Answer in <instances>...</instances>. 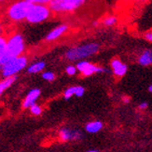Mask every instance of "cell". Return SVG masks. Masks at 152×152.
<instances>
[{"instance_id":"30bf717a","label":"cell","mask_w":152,"mask_h":152,"mask_svg":"<svg viewBox=\"0 0 152 152\" xmlns=\"http://www.w3.org/2000/svg\"><path fill=\"white\" fill-rule=\"evenodd\" d=\"M68 30V26L66 24H61L55 27L53 30H51L49 34L46 37V41H54L56 39H58L59 37H61L65 32Z\"/></svg>"},{"instance_id":"d4e9b609","label":"cell","mask_w":152,"mask_h":152,"mask_svg":"<svg viewBox=\"0 0 152 152\" xmlns=\"http://www.w3.org/2000/svg\"><path fill=\"white\" fill-rule=\"evenodd\" d=\"M148 104L147 102H143L138 105V108L141 109V110H146L148 108Z\"/></svg>"},{"instance_id":"9c48e42d","label":"cell","mask_w":152,"mask_h":152,"mask_svg":"<svg viewBox=\"0 0 152 152\" xmlns=\"http://www.w3.org/2000/svg\"><path fill=\"white\" fill-rule=\"evenodd\" d=\"M40 94L41 91L39 89H33L31 90L28 94L26 95V97L24 98V100L23 102V108L24 109H27V108H30L33 104H36V101L38 99V97L40 96Z\"/></svg>"},{"instance_id":"5bb4252c","label":"cell","mask_w":152,"mask_h":152,"mask_svg":"<svg viewBox=\"0 0 152 152\" xmlns=\"http://www.w3.org/2000/svg\"><path fill=\"white\" fill-rule=\"evenodd\" d=\"M16 79H17V76L12 77H6L3 78L2 80H0V96L4 94L5 91L11 87V85L15 82Z\"/></svg>"},{"instance_id":"f1b7e54d","label":"cell","mask_w":152,"mask_h":152,"mask_svg":"<svg viewBox=\"0 0 152 152\" xmlns=\"http://www.w3.org/2000/svg\"><path fill=\"white\" fill-rule=\"evenodd\" d=\"M87 152H99L97 149H91V150H88Z\"/></svg>"},{"instance_id":"7a4b0ae2","label":"cell","mask_w":152,"mask_h":152,"mask_svg":"<svg viewBox=\"0 0 152 152\" xmlns=\"http://www.w3.org/2000/svg\"><path fill=\"white\" fill-rule=\"evenodd\" d=\"M31 3L25 0H17L11 3L7 9V17L13 23H20L26 19Z\"/></svg>"},{"instance_id":"f546056e","label":"cell","mask_w":152,"mask_h":152,"mask_svg":"<svg viewBox=\"0 0 152 152\" xmlns=\"http://www.w3.org/2000/svg\"><path fill=\"white\" fill-rule=\"evenodd\" d=\"M6 1H8V0H0V4H1V3H4V2H6Z\"/></svg>"},{"instance_id":"e0dca14e","label":"cell","mask_w":152,"mask_h":152,"mask_svg":"<svg viewBox=\"0 0 152 152\" xmlns=\"http://www.w3.org/2000/svg\"><path fill=\"white\" fill-rule=\"evenodd\" d=\"M30 112H31V114L34 115V116H39L42 113V107H40V105L35 104L30 107Z\"/></svg>"},{"instance_id":"44dd1931","label":"cell","mask_w":152,"mask_h":152,"mask_svg":"<svg viewBox=\"0 0 152 152\" xmlns=\"http://www.w3.org/2000/svg\"><path fill=\"white\" fill-rule=\"evenodd\" d=\"M77 69L74 65H68V66H66V68H65V73L68 76H75L77 74Z\"/></svg>"},{"instance_id":"6da1fadb","label":"cell","mask_w":152,"mask_h":152,"mask_svg":"<svg viewBox=\"0 0 152 152\" xmlns=\"http://www.w3.org/2000/svg\"><path fill=\"white\" fill-rule=\"evenodd\" d=\"M99 48L100 47L97 43H87L69 49L65 52L64 56L66 58V60L70 62L79 61L96 54L99 51Z\"/></svg>"},{"instance_id":"4dcf8cb0","label":"cell","mask_w":152,"mask_h":152,"mask_svg":"<svg viewBox=\"0 0 152 152\" xmlns=\"http://www.w3.org/2000/svg\"><path fill=\"white\" fill-rule=\"evenodd\" d=\"M134 1H144V0H134Z\"/></svg>"},{"instance_id":"52a82bcc","label":"cell","mask_w":152,"mask_h":152,"mask_svg":"<svg viewBox=\"0 0 152 152\" xmlns=\"http://www.w3.org/2000/svg\"><path fill=\"white\" fill-rule=\"evenodd\" d=\"M83 134L80 131L72 130L69 128H62L59 131V138L63 142L67 141H78L81 140Z\"/></svg>"},{"instance_id":"d6986e66","label":"cell","mask_w":152,"mask_h":152,"mask_svg":"<svg viewBox=\"0 0 152 152\" xmlns=\"http://www.w3.org/2000/svg\"><path fill=\"white\" fill-rule=\"evenodd\" d=\"M117 21H118V20H117L116 17H114V16H108V17H107L104 20L103 23L105 26H112V25H114L117 23Z\"/></svg>"},{"instance_id":"2e32d148","label":"cell","mask_w":152,"mask_h":152,"mask_svg":"<svg viewBox=\"0 0 152 152\" xmlns=\"http://www.w3.org/2000/svg\"><path fill=\"white\" fill-rule=\"evenodd\" d=\"M76 90H77V86H73V87H69L64 92V98L65 100H68L73 95L76 94Z\"/></svg>"},{"instance_id":"83f0119b","label":"cell","mask_w":152,"mask_h":152,"mask_svg":"<svg viewBox=\"0 0 152 152\" xmlns=\"http://www.w3.org/2000/svg\"><path fill=\"white\" fill-rule=\"evenodd\" d=\"M148 91L149 92H151V94H152V84L148 86Z\"/></svg>"},{"instance_id":"7402d4cb","label":"cell","mask_w":152,"mask_h":152,"mask_svg":"<svg viewBox=\"0 0 152 152\" xmlns=\"http://www.w3.org/2000/svg\"><path fill=\"white\" fill-rule=\"evenodd\" d=\"M31 4H41V5H49L53 0H25Z\"/></svg>"},{"instance_id":"ac0fdd59","label":"cell","mask_w":152,"mask_h":152,"mask_svg":"<svg viewBox=\"0 0 152 152\" xmlns=\"http://www.w3.org/2000/svg\"><path fill=\"white\" fill-rule=\"evenodd\" d=\"M7 47V37L5 36H0V56L6 51Z\"/></svg>"},{"instance_id":"7c38bea8","label":"cell","mask_w":152,"mask_h":152,"mask_svg":"<svg viewBox=\"0 0 152 152\" xmlns=\"http://www.w3.org/2000/svg\"><path fill=\"white\" fill-rule=\"evenodd\" d=\"M105 69L104 67L98 66L96 64H94L91 63H89V64L87 65V67L85 68V70L81 73V75L83 77H91L94 74L96 73H102V72H104Z\"/></svg>"},{"instance_id":"8fae6325","label":"cell","mask_w":152,"mask_h":152,"mask_svg":"<svg viewBox=\"0 0 152 152\" xmlns=\"http://www.w3.org/2000/svg\"><path fill=\"white\" fill-rule=\"evenodd\" d=\"M137 63L142 66H149L152 64V50H145L137 59Z\"/></svg>"},{"instance_id":"9a60e30c","label":"cell","mask_w":152,"mask_h":152,"mask_svg":"<svg viewBox=\"0 0 152 152\" xmlns=\"http://www.w3.org/2000/svg\"><path fill=\"white\" fill-rule=\"evenodd\" d=\"M46 66V64L44 62H37V63H34L32 64L30 66L27 68V71L28 73L30 74H37L39 72H41Z\"/></svg>"},{"instance_id":"484cf974","label":"cell","mask_w":152,"mask_h":152,"mask_svg":"<svg viewBox=\"0 0 152 152\" xmlns=\"http://www.w3.org/2000/svg\"><path fill=\"white\" fill-rule=\"evenodd\" d=\"M122 101H123L124 104H129V103L131 102V98L128 97V96H124V97L122 98Z\"/></svg>"},{"instance_id":"4fadbf2b","label":"cell","mask_w":152,"mask_h":152,"mask_svg":"<svg viewBox=\"0 0 152 152\" xmlns=\"http://www.w3.org/2000/svg\"><path fill=\"white\" fill-rule=\"evenodd\" d=\"M103 129V122L100 121H90L85 125V130L89 134H96Z\"/></svg>"},{"instance_id":"277c9868","label":"cell","mask_w":152,"mask_h":152,"mask_svg":"<svg viewBox=\"0 0 152 152\" xmlns=\"http://www.w3.org/2000/svg\"><path fill=\"white\" fill-rule=\"evenodd\" d=\"M25 44L23 37L19 33H13L7 38L6 53L12 59L23 55Z\"/></svg>"},{"instance_id":"cb8c5ba5","label":"cell","mask_w":152,"mask_h":152,"mask_svg":"<svg viewBox=\"0 0 152 152\" xmlns=\"http://www.w3.org/2000/svg\"><path fill=\"white\" fill-rule=\"evenodd\" d=\"M144 37H145V39H146V40H148V42H151L152 43V31L147 32L146 34H145Z\"/></svg>"},{"instance_id":"3957f363","label":"cell","mask_w":152,"mask_h":152,"mask_svg":"<svg viewBox=\"0 0 152 152\" xmlns=\"http://www.w3.org/2000/svg\"><path fill=\"white\" fill-rule=\"evenodd\" d=\"M50 15L51 10L49 5L32 4L28 10L25 21L32 24H37L47 21Z\"/></svg>"},{"instance_id":"8992f818","label":"cell","mask_w":152,"mask_h":152,"mask_svg":"<svg viewBox=\"0 0 152 152\" xmlns=\"http://www.w3.org/2000/svg\"><path fill=\"white\" fill-rule=\"evenodd\" d=\"M28 64V59L25 55L19 56L17 58H14L10 60L8 64H7L3 69L1 70V74L6 77H16V75L21 72L23 69L26 67V65Z\"/></svg>"},{"instance_id":"5b68a950","label":"cell","mask_w":152,"mask_h":152,"mask_svg":"<svg viewBox=\"0 0 152 152\" xmlns=\"http://www.w3.org/2000/svg\"><path fill=\"white\" fill-rule=\"evenodd\" d=\"M87 0H53L49 4L51 12L68 13L77 10Z\"/></svg>"},{"instance_id":"ffe728a7","label":"cell","mask_w":152,"mask_h":152,"mask_svg":"<svg viewBox=\"0 0 152 152\" xmlns=\"http://www.w3.org/2000/svg\"><path fill=\"white\" fill-rule=\"evenodd\" d=\"M42 77L43 79L47 81H53L55 79V74L52 73V72H50V71H47V72H43L42 73Z\"/></svg>"},{"instance_id":"4316f807","label":"cell","mask_w":152,"mask_h":152,"mask_svg":"<svg viewBox=\"0 0 152 152\" xmlns=\"http://www.w3.org/2000/svg\"><path fill=\"white\" fill-rule=\"evenodd\" d=\"M4 32H5V27L3 23H0V36H4Z\"/></svg>"},{"instance_id":"ba28073f","label":"cell","mask_w":152,"mask_h":152,"mask_svg":"<svg viewBox=\"0 0 152 152\" xmlns=\"http://www.w3.org/2000/svg\"><path fill=\"white\" fill-rule=\"evenodd\" d=\"M110 66L112 68V72L117 77H122L127 73L128 67L124 63H122L118 58L112 59L110 62Z\"/></svg>"},{"instance_id":"603a6c76","label":"cell","mask_w":152,"mask_h":152,"mask_svg":"<svg viewBox=\"0 0 152 152\" xmlns=\"http://www.w3.org/2000/svg\"><path fill=\"white\" fill-rule=\"evenodd\" d=\"M84 92H85V89L82 87V86H77L76 94H75L76 96H77V97H81V96H83Z\"/></svg>"}]
</instances>
